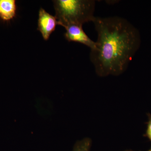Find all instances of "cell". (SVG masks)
Segmentation results:
<instances>
[{"label": "cell", "instance_id": "6da1fadb", "mask_svg": "<svg viewBox=\"0 0 151 151\" xmlns=\"http://www.w3.org/2000/svg\"><path fill=\"white\" fill-rule=\"evenodd\" d=\"M92 22L97 39L90 58L95 72L100 77L121 75L140 46L139 31L127 19L119 17H95Z\"/></svg>", "mask_w": 151, "mask_h": 151}, {"label": "cell", "instance_id": "ba28073f", "mask_svg": "<svg viewBox=\"0 0 151 151\" xmlns=\"http://www.w3.org/2000/svg\"><path fill=\"white\" fill-rule=\"evenodd\" d=\"M125 151H134L132 150H126Z\"/></svg>", "mask_w": 151, "mask_h": 151}, {"label": "cell", "instance_id": "8992f818", "mask_svg": "<svg viewBox=\"0 0 151 151\" xmlns=\"http://www.w3.org/2000/svg\"><path fill=\"white\" fill-rule=\"evenodd\" d=\"M92 140L89 138H85L77 141L73 146L72 151H90Z\"/></svg>", "mask_w": 151, "mask_h": 151}, {"label": "cell", "instance_id": "5b68a950", "mask_svg": "<svg viewBox=\"0 0 151 151\" xmlns=\"http://www.w3.org/2000/svg\"><path fill=\"white\" fill-rule=\"evenodd\" d=\"M15 0H0V19L4 22L12 20L16 16Z\"/></svg>", "mask_w": 151, "mask_h": 151}, {"label": "cell", "instance_id": "52a82bcc", "mask_svg": "<svg viewBox=\"0 0 151 151\" xmlns=\"http://www.w3.org/2000/svg\"><path fill=\"white\" fill-rule=\"evenodd\" d=\"M148 121L147 123V129L145 134L144 135V137L147 138L151 143V114H148ZM148 151H151V146L150 148Z\"/></svg>", "mask_w": 151, "mask_h": 151}, {"label": "cell", "instance_id": "7a4b0ae2", "mask_svg": "<svg viewBox=\"0 0 151 151\" xmlns=\"http://www.w3.org/2000/svg\"><path fill=\"white\" fill-rule=\"evenodd\" d=\"M53 3L58 24L64 28L71 25L82 26L95 18L93 0H55Z\"/></svg>", "mask_w": 151, "mask_h": 151}, {"label": "cell", "instance_id": "3957f363", "mask_svg": "<svg viewBox=\"0 0 151 151\" xmlns=\"http://www.w3.org/2000/svg\"><path fill=\"white\" fill-rule=\"evenodd\" d=\"M66 32L64 36L69 42H74L84 45L88 47L91 50L96 48V43L85 33L82 28V26L71 25L65 27Z\"/></svg>", "mask_w": 151, "mask_h": 151}, {"label": "cell", "instance_id": "277c9868", "mask_svg": "<svg viewBox=\"0 0 151 151\" xmlns=\"http://www.w3.org/2000/svg\"><path fill=\"white\" fill-rule=\"evenodd\" d=\"M57 25V20L55 17L48 13L43 9H40L37 29L40 32L44 40H48Z\"/></svg>", "mask_w": 151, "mask_h": 151}]
</instances>
